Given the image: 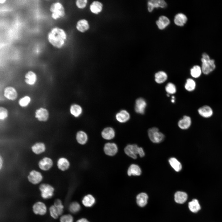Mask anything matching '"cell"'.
Listing matches in <instances>:
<instances>
[{
  "instance_id": "25",
  "label": "cell",
  "mask_w": 222,
  "mask_h": 222,
  "mask_svg": "<svg viewBox=\"0 0 222 222\" xmlns=\"http://www.w3.org/2000/svg\"><path fill=\"white\" fill-rule=\"evenodd\" d=\"M187 197V194L186 192L178 191L175 194L174 199L175 201L177 203L182 204L186 201Z\"/></svg>"
},
{
  "instance_id": "41",
  "label": "cell",
  "mask_w": 222,
  "mask_h": 222,
  "mask_svg": "<svg viewBox=\"0 0 222 222\" xmlns=\"http://www.w3.org/2000/svg\"><path fill=\"white\" fill-rule=\"evenodd\" d=\"M8 111L6 108L1 106L0 107V119L4 121L6 119L8 116Z\"/></svg>"
},
{
  "instance_id": "21",
  "label": "cell",
  "mask_w": 222,
  "mask_h": 222,
  "mask_svg": "<svg viewBox=\"0 0 222 222\" xmlns=\"http://www.w3.org/2000/svg\"><path fill=\"white\" fill-rule=\"evenodd\" d=\"M101 134L104 139L107 140H110L114 137L115 132L112 128L108 127L105 128L103 130Z\"/></svg>"
},
{
  "instance_id": "39",
  "label": "cell",
  "mask_w": 222,
  "mask_h": 222,
  "mask_svg": "<svg viewBox=\"0 0 222 222\" xmlns=\"http://www.w3.org/2000/svg\"><path fill=\"white\" fill-rule=\"evenodd\" d=\"M54 205L57 209L59 215H61L63 212L64 207L61 200L58 199H56Z\"/></svg>"
},
{
  "instance_id": "23",
  "label": "cell",
  "mask_w": 222,
  "mask_h": 222,
  "mask_svg": "<svg viewBox=\"0 0 222 222\" xmlns=\"http://www.w3.org/2000/svg\"><path fill=\"white\" fill-rule=\"evenodd\" d=\"M191 117L187 116H184L183 118L178 122V125L180 129L185 130L188 128L191 124Z\"/></svg>"
},
{
  "instance_id": "4",
  "label": "cell",
  "mask_w": 222,
  "mask_h": 222,
  "mask_svg": "<svg viewBox=\"0 0 222 222\" xmlns=\"http://www.w3.org/2000/svg\"><path fill=\"white\" fill-rule=\"evenodd\" d=\"M124 150L127 155L134 159L137 158L138 154L141 157H143L145 155L143 149L135 144L127 145L125 148Z\"/></svg>"
},
{
  "instance_id": "27",
  "label": "cell",
  "mask_w": 222,
  "mask_h": 222,
  "mask_svg": "<svg viewBox=\"0 0 222 222\" xmlns=\"http://www.w3.org/2000/svg\"><path fill=\"white\" fill-rule=\"evenodd\" d=\"M188 207L190 210L193 213H196L201 209L200 205L198 200L194 199L189 202L188 204Z\"/></svg>"
},
{
  "instance_id": "18",
  "label": "cell",
  "mask_w": 222,
  "mask_h": 222,
  "mask_svg": "<svg viewBox=\"0 0 222 222\" xmlns=\"http://www.w3.org/2000/svg\"><path fill=\"white\" fill-rule=\"evenodd\" d=\"M199 114L202 117L205 118H209L211 117L213 114L212 108L207 105H205L199 108L198 109Z\"/></svg>"
},
{
  "instance_id": "40",
  "label": "cell",
  "mask_w": 222,
  "mask_h": 222,
  "mask_svg": "<svg viewBox=\"0 0 222 222\" xmlns=\"http://www.w3.org/2000/svg\"><path fill=\"white\" fill-rule=\"evenodd\" d=\"M165 90L168 94H174L176 91V88L175 85L172 83H169L165 87Z\"/></svg>"
},
{
  "instance_id": "36",
  "label": "cell",
  "mask_w": 222,
  "mask_h": 222,
  "mask_svg": "<svg viewBox=\"0 0 222 222\" xmlns=\"http://www.w3.org/2000/svg\"><path fill=\"white\" fill-rule=\"evenodd\" d=\"M202 72L201 68L197 65L193 66L190 70L191 75L194 78H198L199 77Z\"/></svg>"
},
{
  "instance_id": "16",
  "label": "cell",
  "mask_w": 222,
  "mask_h": 222,
  "mask_svg": "<svg viewBox=\"0 0 222 222\" xmlns=\"http://www.w3.org/2000/svg\"><path fill=\"white\" fill-rule=\"evenodd\" d=\"M104 150L106 154L109 156H113L117 153L118 147L114 143L108 142L105 145Z\"/></svg>"
},
{
  "instance_id": "13",
  "label": "cell",
  "mask_w": 222,
  "mask_h": 222,
  "mask_svg": "<svg viewBox=\"0 0 222 222\" xmlns=\"http://www.w3.org/2000/svg\"><path fill=\"white\" fill-rule=\"evenodd\" d=\"M103 7V4L101 2L98 1H94L90 5L89 9L92 13L97 15L102 12Z\"/></svg>"
},
{
  "instance_id": "17",
  "label": "cell",
  "mask_w": 222,
  "mask_h": 222,
  "mask_svg": "<svg viewBox=\"0 0 222 222\" xmlns=\"http://www.w3.org/2000/svg\"><path fill=\"white\" fill-rule=\"evenodd\" d=\"M146 106V103L143 98H139L135 101L134 109L137 113L143 114Z\"/></svg>"
},
{
  "instance_id": "29",
  "label": "cell",
  "mask_w": 222,
  "mask_h": 222,
  "mask_svg": "<svg viewBox=\"0 0 222 222\" xmlns=\"http://www.w3.org/2000/svg\"><path fill=\"white\" fill-rule=\"evenodd\" d=\"M148 199V195L146 193H140L137 196V203L140 207H143L146 204Z\"/></svg>"
},
{
  "instance_id": "24",
  "label": "cell",
  "mask_w": 222,
  "mask_h": 222,
  "mask_svg": "<svg viewBox=\"0 0 222 222\" xmlns=\"http://www.w3.org/2000/svg\"><path fill=\"white\" fill-rule=\"evenodd\" d=\"M142 173L140 167L135 164L131 165L128 168L127 173L129 176L131 175L139 176Z\"/></svg>"
},
{
  "instance_id": "33",
  "label": "cell",
  "mask_w": 222,
  "mask_h": 222,
  "mask_svg": "<svg viewBox=\"0 0 222 222\" xmlns=\"http://www.w3.org/2000/svg\"><path fill=\"white\" fill-rule=\"evenodd\" d=\"M169 162L171 167L176 172L180 171L182 168L180 162L175 158H171L168 160Z\"/></svg>"
},
{
  "instance_id": "10",
  "label": "cell",
  "mask_w": 222,
  "mask_h": 222,
  "mask_svg": "<svg viewBox=\"0 0 222 222\" xmlns=\"http://www.w3.org/2000/svg\"><path fill=\"white\" fill-rule=\"evenodd\" d=\"M52 160L49 157H44L40 159L38 162L39 168L43 171L49 170L53 166Z\"/></svg>"
},
{
  "instance_id": "30",
  "label": "cell",
  "mask_w": 222,
  "mask_h": 222,
  "mask_svg": "<svg viewBox=\"0 0 222 222\" xmlns=\"http://www.w3.org/2000/svg\"><path fill=\"white\" fill-rule=\"evenodd\" d=\"M95 203L94 197L90 194L87 195L84 197L82 200L83 205L86 207H90L92 206Z\"/></svg>"
},
{
  "instance_id": "38",
  "label": "cell",
  "mask_w": 222,
  "mask_h": 222,
  "mask_svg": "<svg viewBox=\"0 0 222 222\" xmlns=\"http://www.w3.org/2000/svg\"><path fill=\"white\" fill-rule=\"evenodd\" d=\"M81 208L79 203L76 202L72 203L69 206V210L72 213H75L79 212Z\"/></svg>"
},
{
  "instance_id": "31",
  "label": "cell",
  "mask_w": 222,
  "mask_h": 222,
  "mask_svg": "<svg viewBox=\"0 0 222 222\" xmlns=\"http://www.w3.org/2000/svg\"><path fill=\"white\" fill-rule=\"evenodd\" d=\"M70 113L75 117H79L81 114L82 109L80 105L76 104L72 105L70 108Z\"/></svg>"
},
{
  "instance_id": "37",
  "label": "cell",
  "mask_w": 222,
  "mask_h": 222,
  "mask_svg": "<svg viewBox=\"0 0 222 222\" xmlns=\"http://www.w3.org/2000/svg\"><path fill=\"white\" fill-rule=\"evenodd\" d=\"M31 101V97L26 95L21 98L18 101V104L21 107L25 108L27 107L30 104Z\"/></svg>"
},
{
  "instance_id": "34",
  "label": "cell",
  "mask_w": 222,
  "mask_h": 222,
  "mask_svg": "<svg viewBox=\"0 0 222 222\" xmlns=\"http://www.w3.org/2000/svg\"><path fill=\"white\" fill-rule=\"evenodd\" d=\"M76 138L77 142L81 145L85 144L88 139L87 134L83 131H80L77 133Z\"/></svg>"
},
{
  "instance_id": "42",
  "label": "cell",
  "mask_w": 222,
  "mask_h": 222,
  "mask_svg": "<svg viewBox=\"0 0 222 222\" xmlns=\"http://www.w3.org/2000/svg\"><path fill=\"white\" fill-rule=\"evenodd\" d=\"M88 1V0H76L75 5L77 7L80 9H83L87 6Z\"/></svg>"
},
{
  "instance_id": "35",
  "label": "cell",
  "mask_w": 222,
  "mask_h": 222,
  "mask_svg": "<svg viewBox=\"0 0 222 222\" xmlns=\"http://www.w3.org/2000/svg\"><path fill=\"white\" fill-rule=\"evenodd\" d=\"M196 85L195 81L192 79L189 78L187 79L184 87L187 91L191 92L195 89Z\"/></svg>"
},
{
  "instance_id": "14",
  "label": "cell",
  "mask_w": 222,
  "mask_h": 222,
  "mask_svg": "<svg viewBox=\"0 0 222 222\" xmlns=\"http://www.w3.org/2000/svg\"><path fill=\"white\" fill-rule=\"evenodd\" d=\"M147 6L149 11L151 12L155 8L166 7L167 6V4L163 0H151L148 1Z\"/></svg>"
},
{
  "instance_id": "46",
  "label": "cell",
  "mask_w": 222,
  "mask_h": 222,
  "mask_svg": "<svg viewBox=\"0 0 222 222\" xmlns=\"http://www.w3.org/2000/svg\"><path fill=\"white\" fill-rule=\"evenodd\" d=\"M3 159L2 158L1 156H0V169H1L2 167L3 166Z\"/></svg>"
},
{
  "instance_id": "3",
  "label": "cell",
  "mask_w": 222,
  "mask_h": 222,
  "mask_svg": "<svg viewBox=\"0 0 222 222\" xmlns=\"http://www.w3.org/2000/svg\"><path fill=\"white\" fill-rule=\"evenodd\" d=\"M201 61L202 63V72L204 74H208L215 68L214 60L210 59L209 56L206 53H204L203 54Z\"/></svg>"
},
{
  "instance_id": "1",
  "label": "cell",
  "mask_w": 222,
  "mask_h": 222,
  "mask_svg": "<svg viewBox=\"0 0 222 222\" xmlns=\"http://www.w3.org/2000/svg\"><path fill=\"white\" fill-rule=\"evenodd\" d=\"M48 42L53 47L61 49L65 46L68 38L66 31L62 28L55 26L51 28L47 35Z\"/></svg>"
},
{
  "instance_id": "32",
  "label": "cell",
  "mask_w": 222,
  "mask_h": 222,
  "mask_svg": "<svg viewBox=\"0 0 222 222\" xmlns=\"http://www.w3.org/2000/svg\"><path fill=\"white\" fill-rule=\"evenodd\" d=\"M155 82L158 84H162L165 82L167 78L166 73L164 71H160L156 73L154 76Z\"/></svg>"
},
{
  "instance_id": "12",
  "label": "cell",
  "mask_w": 222,
  "mask_h": 222,
  "mask_svg": "<svg viewBox=\"0 0 222 222\" xmlns=\"http://www.w3.org/2000/svg\"><path fill=\"white\" fill-rule=\"evenodd\" d=\"M34 213L36 215H44L47 212V208L45 204L41 201L35 203L32 207Z\"/></svg>"
},
{
  "instance_id": "44",
  "label": "cell",
  "mask_w": 222,
  "mask_h": 222,
  "mask_svg": "<svg viewBox=\"0 0 222 222\" xmlns=\"http://www.w3.org/2000/svg\"><path fill=\"white\" fill-rule=\"evenodd\" d=\"M60 222H73V218L70 214H65L61 216L60 218Z\"/></svg>"
},
{
  "instance_id": "15",
  "label": "cell",
  "mask_w": 222,
  "mask_h": 222,
  "mask_svg": "<svg viewBox=\"0 0 222 222\" xmlns=\"http://www.w3.org/2000/svg\"><path fill=\"white\" fill-rule=\"evenodd\" d=\"M24 78L25 83L30 86L34 85L37 80L36 74L32 70H29L27 72L25 75Z\"/></svg>"
},
{
  "instance_id": "2",
  "label": "cell",
  "mask_w": 222,
  "mask_h": 222,
  "mask_svg": "<svg viewBox=\"0 0 222 222\" xmlns=\"http://www.w3.org/2000/svg\"><path fill=\"white\" fill-rule=\"evenodd\" d=\"M49 10L51 17L54 20L60 19L64 17L66 14L64 5L59 1L52 3L49 6Z\"/></svg>"
},
{
  "instance_id": "22",
  "label": "cell",
  "mask_w": 222,
  "mask_h": 222,
  "mask_svg": "<svg viewBox=\"0 0 222 222\" xmlns=\"http://www.w3.org/2000/svg\"><path fill=\"white\" fill-rule=\"evenodd\" d=\"M70 165V162L68 160L64 157L60 158L57 161V167L62 171L67 170L69 168Z\"/></svg>"
},
{
  "instance_id": "19",
  "label": "cell",
  "mask_w": 222,
  "mask_h": 222,
  "mask_svg": "<svg viewBox=\"0 0 222 222\" xmlns=\"http://www.w3.org/2000/svg\"><path fill=\"white\" fill-rule=\"evenodd\" d=\"M32 151L36 154H40L44 152L46 150L45 144L42 142H36L31 147Z\"/></svg>"
},
{
  "instance_id": "26",
  "label": "cell",
  "mask_w": 222,
  "mask_h": 222,
  "mask_svg": "<svg viewBox=\"0 0 222 222\" xmlns=\"http://www.w3.org/2000/svg\"><path fill=\"white\" fill-rule=\"evenodd\" d=\"M170 23V21L169 19L164 16H160L156 22V24L158 28L161 30L165 29Z\"/></svg>"
},
{
  "instance_id": "5",
  "label": "cell",
  "mask_w": 222,
  "mask_h": 222,
  "mask_svg": "<svg viewBox=\"0 0 222 222\" xmlns=\"http://www.w3.org/2000/svg\"><path fill=\"white\" fill-rule=\"evenodd\" d=\"M148 137L150 140L154 143H159L164 138V135L159 131L158 128L153 127L149 129L148 131Z\"/></svg>"
},
{
  "instance_id": "45",
  "label": "cell",
  "mask_w": 222,
  "mask_h": 222,
  "mask_svg": "<svg viewBox=\"0 0 222 222\" xmlns=\"http://www.w3.org/2000/svg\"><path fill=\"white\" fill-rule=\"evenodd\" d=\"M76 222H89L87 219L82 218L78 220Z\"/></svg>"
},
{
  "instance_id": "7",
  "label": "cell",
  "mask_w": 222,
  "mask_h": 222,
  "mask_svg": "<svg viewBox=\"0 0 222 222\" xmlns=\"http://www.w3.org/2000/svg\"><path fill=\"white\" fill-rule=\"evenodd\" d=\"M35 117L39 121L46 122L49 119V113L47 109L40 107L35 110Z\"/></svg>"
},
{
  "instance_id": "28",
  "label": "cell",
  "mask_w": 222,
  "mask_h": 222,
  "mask_svg": "<svg viewBox=\"0 0 222 222\" xmlns=\"http://www.w3.org/2000/svg\"><path fill=\"white\" fill-rule=\"evenodd\" d=\"M187 21L186 16L182 13H179L176 14L174 19L175 24L179 26H183Z\"/></svg>"
},
{
  "instance_id": "47",
  "label": "cell",
  "mask_w": 222,
  "mask_h": 222,
  "mask_svg": "<svg viewBox=\"0 0 222 222\" xmlns=\"http://www.w3.org/2000/svg\"><path fill=\"white\" fill-rule=\"evenodd\" d=\"M6 1V0H0V3L1 4H3Z\"/></svg>"
},
{
  "instance_id": "6",
  "label": "cell",
  "mask_w": 222,
  "mask_h": 222,
  "mask_svg": "<svg viewBox=\"0 0 222 222\" xmlns=\"http://www.w3.org/2000/svg\"><path fill=\"white\" fill-rule=\"evenodd\" d=\"M41 195L44 199H47L51 198L54 195V189L51 185L47 183H42L39 187Z\"/></svg>"
},
{
  "instance_id": "43",
  "label": "cell",
  "mask_w": 222,
  "mask_h": 222,
  "mask_svg": "<svg viewBox=\"0 0 222 222\" xmlns=\"http://www.w3.org/2000/svg\"><path fill=\"white\" fill-rule=\"evenodd\" d=\"M50 214L51 216L54 219H57L59 216L58 211L55 206L51 205L49 209Z\"/></svg>"
},
{
  "instance_id": "20",
  "label": "cell",
  "mask_w": 222,
  "mask_h": 222,
  "mask_svg": "<svg viewBox=\"0 0 222 222\" xmlns=\"http://www.w3.org/2000/svg\"><path fill=\"white\" fill-rule=\"evenodd\" d=\"M115 117L117 121L122 123L126 122L130 117L129 113L125 110L120 111L116 114Z\"/></svg>"
},
{
  "instance_id": "11",
  "label": "cell",
  "mask_w": 222,
  "mask_h": 222,
  "mask_svg": "<svg viewBox=\"0 0 222 222\" xmlns=\"http://www.w3.org/2000/svg\"><path fill=\"white\" fill-rule=\"evenodd\" d=\"M76 28L79 32L81 33H84L89 29L90 25L87 20L82 18L79 20L77 22Z\"/></svg>"
},
{
  "instance_id": "8",
  "label": "cell",
  "mask_w": 222,
  "mask_h": 222,
  "mask_svg": "<svg viewBox=\"0 0 222 222\" xmlns=\"http://www.w3.org/2000/svg\"><path fill=\"white\" fill-rule=\"evenodd\" d=\"M28 181L33 184H37L40 183L43 179V176L40 172L35 170L30 171L28 176Z\"/></svg>"
},
{
  "instance_id": "9",
  "label": "cell",
  "mask_w": 222,
  "mask_h": 222,
  "mask_svg": "<svg viewBox=\"0 0 222 222\" xmlns=\"http://www.w3.org/2000/svg\"><path fill=\"white\" fill-rule=\"evenodd\" d=\"M3 95L7 99L14 101L17 98L18 93L17 90L14 87L8 86L4 88L3 90Z\"/></svg>"
}]
</instances>
